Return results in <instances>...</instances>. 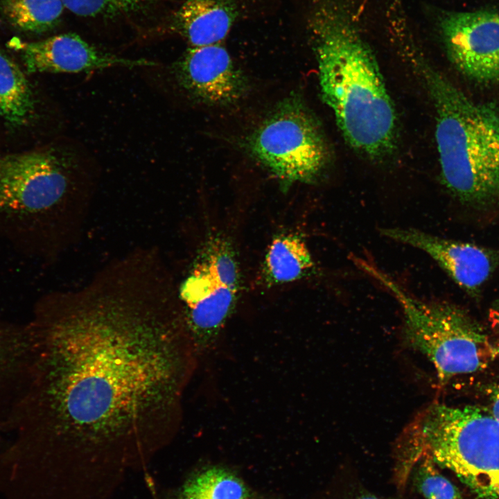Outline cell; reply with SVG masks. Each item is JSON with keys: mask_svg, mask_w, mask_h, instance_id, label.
<instances>
[{"mask_svg": "<svg viewBox=\"0 0 499 499\" xmlns=\"http://www.w3.org/2000/svg\"><path fill=\"white\" fill-rule=\"evenodd\" d=\"M491 408L493 417L499 421V383L494 385L489 392Z\"/></svg>", "mask_w": 499, "mask_h": 499, "instance_id": "7402d4cb", "label": "cell"}, {"mask_svg": "<svg viewBox=\"0 0 499 499\" xmlns=\"http://www.w3.org/2000/svg\"><path fill=\"white\" fill-rule=\"evenodd\" d=\"M313 261L305 241L293 234H281L269 245L263 263V272L270 283H284L305 276Z\"/></svg>", "mask_w": 499, "mask_h": 499, "instance_id": "9a60e30c", "label": "cell"}, {"mask_svg": "<svg viewBox=\"0 0 499 499\" xmlns=\"http://www.w3.org/2000/svg\"><path fill=\"white\" fill-rule=\"evenodd\" d=\"M239 277L231 247L211 238L180 290L193 331L204 335L221 326L236 300Z\"/></svg>", "mask_w": 499, "mask_h": 499, "instance_id": "ba28073f", "label": "cell"}, {"mask_svg": "<svg viewBox=\"0 0 499 499\" xmlns=\"http://www.w3.org/2000/svg\"><path fill=\"white\" fill-rule=\"evenodd\" d=\"M357 499H383V498H378L375 496H371V495H365V496L359 497Z\"/></svg>", "mask_w": 499, "mask_h": 499, "instance_id": "603a6c76", "label": "cell"}, {"mask_svg": "<svg viewBox=\"0 0 499 499\" xmlns=\"http://www.w3.org/2000/svg\"><path fill=\"white\" fill-rule=\"evenodd\" d=\"M177 82L194 98L211 105L232 104L247 89V82L220 44L190 46L173 67Z\"/></svg>", "mask_w": 499, "mask_h": 499, "instance_id": "30bf717a", "label": "cell"}, {"mask_svg": "<svg viewBox=\"0 0 499 499\" xmlns=\"http://www.w3.org/2000/svg\"><path fill=\"white\" fill-rule=\"evenodd\" d=\"M31 340L28 326L0 321V433L10 421L28 384Z\"/></svg>", "mask_w": 499, "mask_h": 499, "instance_id": "4fadbf2b", "label": "cell"}, {"mask_svg": "<svg viewBox=\"0 0 499 499\" xmlns=\"http://www.w3.org/2000/svg\"><path fill=\"white\" fill-rule=\"evenodd\" d=\"M489 319L493 331V341H491L495 356H499V306L490 310Z\"/></svg>", "mask_w": 499, "mask_h": 499, "instance_id": "44dd1931", "label": "cell"}, {"mask_svg": "<svg viewBox=\"0 0 499 499\" xmlns=\"http://www.w3.org/2000/svg\"><path fill=\"white\" fill-rule=\"evenodd\" d=\"M449 59L478 83L499 81V15L480 10L454 12L441 22Z\"/></svg>", "mask_w": 499, "mask_h": 499, "instance_id": "9c48e42d", "label": "cell"}, {"mask_svg": "<svg viewBox=\"0 0 499 499\" xmlns=\"http://www.w3.org/2000/svg\"><path fill=\"white\" fill-rule=\"evenodd\" d=\"M14 44L28 73H80L156 65L143 58L130 59L103 51L74 33Z\"/></svg>", "mask_w": 499, "mask_h": 499, "instance_id": "8fae6325", "label": "cell"}, {"mask_svg": "<svg viewBox=\"0 0 499 499\" xmlns=\"http://www.w3.org/2000/svg\"><path fill=\"white\" fill-rule=\"evenodd\" d=\"M11 24L22 30L42 33L53 28L64 9L62 0H1Z\"/></svg>", "mask_w": 499, "mask_h": 499, "instance_id": "ac0fdd59", "label": "cell"}, {"mask_svg": "<svg viewBox=\"0 0 499 499\" xmlns=\"http://www.w3.org/2000/svg\"><path fill=\"white\" fill-rule=\"evenodd\" d=\"M156 0H62L64 6L82 17L114 18L143 11Z\"/></svg>", "mask_w": 499, "mask_h": 499, "instance_id": "d6986e66", "label": "cell"}, {"mask_svg": "<svg viewBox=\"0 0 499 499\" xmlns=\"http://www.w3.org/2000/svg\"><path fill=\"white\" fill-rule=\"evenodd\" d=\"M164 281L112 268L45 299L28 324V384L15 435L54 472L62 499H112L171 439L189 338Z\"/></svg>", "mask_w": 499, "mask_h": 499, "instance_id": "6da1fadb", "label": "cell"}, {"mask_svg": "<svg viewBox=\"0 0 499 499\" xmlns=\"http://www.w3.org/2000/svg\"><path fill=\"white\" fill-rule=\"evenodd\" d=\"M33 110V96L24 73L0 51V115L17 126L28 122Z\"/></svg>", "mask_w": 499, "mask_h": 499, "instance_id": "2e32d148", "label": "cell"}, {"mask_svg": "<svg viewBox=\"0 0 499 499\" xmlns=\"http://www.w3.org/2000/svg\"><path fill=\"white\" fill-rule=\"evenodd\" d=\"M417 468L416 482L426 499H462L456 487L437 469L432 458L425 453Z\"/></svg>", "mask_w": 499, "mask_h": 499, "instance_id": "ffe728a7", "label": "cell"}, {"mask_svg": "<svg viewBox=\"0 0 499 499\" xmlns=\"http://www.w3.org/2000/svg\"><path fill=\"white\" fill-rule=\"evenodd\" d=\"M179 499H251L252 493L233 472L213 466L190 477L178 493Z\"/></svg>", "mask_w": 499, "mask_h": 499, "instance_id": "e0dca14e", "label": "cell"}, {"mask_svg": "<svg viewBox=\"0 0 499 499\" xmlns=\"http://www.w3.org/2000/svg\"><path fill=\"white\" fill-rule=\"evenodd\" d=\"M316 55L322 98L346 142L371 161L388 158L397 145V115L369 47L349 28L325 24Z\"/></svg>", "mask_w": 499, "mask_h": 499, "instance_id": "7a4b0ae2", "label": "cell"}, {"mask_svg": "<svg viewBox=\"0 0 499 499\" xmlns=\"http://www.w3.org/2000/svg\"><path fill=\"white\" fill-rule=\"evenodd\" d=\"M69 161L51 150L0 157V220L33 227H78L84 201Z\"/></svg>", "mask_w": 499, "mask_h": 499, "instance_id": "5b68a950", "label": "cell"}, {"mask_svg": "<svg viewBox=\"0 0 499 499\" xmlns=\"http://www.w3.org/2000/svg\"><path fill=\"white\" fill-rule=\"evenodd\" d=\"M399 301L406 343L433 364L441 383L484 369L496 356L490 338L465 311L444 302L419 299L365 261L356 262Z\"/></svg>", "mask_w": 499, "mask_h": 499, "instance_id": "277c9868", "label": "cell"}, {"mask_svg": "<svg viewBox=\"0 0 499 499\" xmlns=\"http://www.w3.org/2000/svg\"><path fill=\"white\" fill-rule=\"evenodd\" d=\"M421 437L434 462L453 472L475 499H499V421L490 410L439 404L424 419Z\"/></svg>", "mask_w": 499, "mask_h": 499, "instance_id": "8992f818", "label": "cell"}, {"mask_svg": "<svg viewBox=\"0 0 499 499\" xmlns=\"http://www.w3.org/2000/svg\"><path fill=\"white\" fill-rule=\"evenodd\" d=\"M385 237L421 250L434 259L461 288H480L491 275L495 261L487 250L448 240L412 228L382 229Z\"/></svg>", "mask_w": 499, "mask_h": 499, "instance_id": "7c38bea8", "label": "cell"}, {"mask_svg": "<svg viewBox=\"0 0 499 499\" xmlns=\"http://www.w3.org/2000/svg\"><path fill=\"white\" fill-rule=\"evenodd\" d=\"M237 16L235 0H184L174 17V26L190 46L220 44Z\"/></svg>", "mask_w": 499, "mask_h": 499, "instance_id": "5bb4252c", "label": "cell"}, {"mask_svg": "<svg viewBox=\"0 0 499 499\" xmlns=\"http://www.w3.org/2000/svg\"><path fill=\"white\" fill-rule=\"evenodd\" d=\"M246 144L251 155L287 186L315 182L331 158L320 123L295 95L281 102Z\"/></svg>", "mask_w": 499, "mask_h": 499, "instance_id": "52a82bcc", "label": "cell"}, {"mask_svg": "<svg viewBox=\"0 0 499 499\" xmlns=\"http://www.w3.org/2000/svg\"><path fill=\"white\" fill-rule=\"evenodd\" d=\"M419 71L435 113L442 182L473 204L499 198V112L471 100L446 76L423 64Z\"/></svg>", "mask_w": 499, "mask_h": 499, "instance_id": "3957f363", "label": "cell"}]
</instances>
